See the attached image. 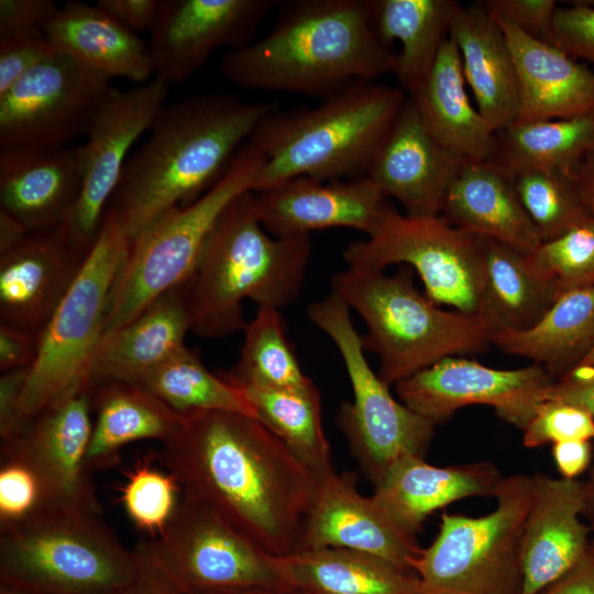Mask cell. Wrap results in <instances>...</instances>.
<instances>
[{
    "instance_id": "obj_1",
    "label": "cell",
    "mask_w": 594,
    "mask_h": 594,
    "mask_svg": "<svg viewBox=\"0 0 594 594\" xmlns=\"http://www.w3.org/2000/svg\"><path fill=\"white\" fill-rule=\"evenodd\" d=\"M183 416L157 453L183 495L270 556L299 551L318 476L255 418L229 411Z\"/></svg>"
},
{
    "instance_id": "obj_2",
    "label": "cell",
    "mask_w": 594,
    "mask_h": 594,
    "mask_svg": "<svg viewBox=\"0 0 594 594\" xmlns=\"http://www.w3.org/2000/svg\"><path fill=\"white\" fill-rule=\"evenodd\" d=\"M277 108L230 94L194 95L164 106L128 158L108 206L121 217L130 241L167 210L209 190L257 123Z\"/></svg>"
},
{
    "instance_id": "obj_3",
    "label": "cell",
    "mask_w": 594,
    "mask_h": 594,
    "mask_svg": "<svg viewBox=\"0 0 594 594\" xmlns=\"http://www.w3.org/2000/svg\"><path fill=\"white\" fill-rule=\"evenodd\" d=\"M277 7L267 34L223 55L222 74L234 85L324 99L394 72L396 54L373 30L371 0H292Z\"/></svg>"
},
{
    "instance_id": "obj_4",
    "label": "cell",
    "mask_w": 594,
    "mask_h": 594,
    "mask_svg": "<svg viewBox=\"0 0 594 594\" xmlns=\"http://www.w3.org/2000/svg\"><path fill=\"white\" fill-rule=\"evenodd\" d=\"M310 235L274 237L262 226L252 191L237 197L210 232L185 283L191 331L220 339L243 331V301L280 309L299 295L311 255Z\"/></svg>"
},
{
    "instance_id": "obj_5",
    "label": "cell",
    "mask_w": 594,
    "mask_h": 594,
    "mask_svg": "<svg viewBox=\"0 0 594 594\" xmlns=\"http://www.w3.org/2000/svg\"><path fill=\"white\" fill-rule=\"evenodd\" d=\"M406 99L400 88L360 80L317 106L270 112L248 140L266 158L252 191L297 176H366Z\"/></svg>"
},
{
    "instance_id": "obj_6",
    "label": "cell",
    "mask_w": 594,
    "mask_h": 594,
    "mask_svg": "<svg viewBox=\"0 0 594 594\" xmlns=\"http://www.w3.org/2000/svg\"><path fill=\"white\" fill-rule=\"evenodd\" d=\"M331 292L363 319L365 351L377 355L388 386L449 356H474L491 344L477 316L448 311L415 286L413 270L395 274L348 266L331 278Z\"/></svg>"
},
{
    "instance_id": "obj_7",
    "label": "cell",
    "mask_w": 594,
    "mask_h": 594,
    "mask_svg": "<svg viewBox=\"0 0 594 594\" xmlns=\"http://www.w3.org/2000/svg\"><path fill=\"white\" fill-rule=\"evenodd\" d=\"M141 558L97 514L47 507L0 531V584L42 594H117Z\"/></svg>"
},
{
    "instance_id": "obj_8",
    "label": "cell",
    "mask_w": 594,
    "mask_h": 594,
    "mask_svg": "<svg viewBox=\"0 0 594 594\" xmlns=\"http://www.w3.org/2000/svg\"><path fill=\"white\" fill-rule=\"evenodd\" d=\"M265 160L245 142L209 190L188 206L167 210L131 241L110 294L103 334L191 277L219 217L237 197L252 191Z\"/></svg>"
},
{
    "instance_id": "obj_9",
    "label": "cell",
    "mask_w": 594,
    "mask_h": 594,
    "mask_svg": "<svg viewBox=\"0 0 594 594\" xmlns=\"http://www.w3.org/2000/svg\"><path fill=\"white\" fill-rule=\"evenodd\" d=\"M130 243L121 217L107 208L77 277L41 331L38 353L20 399L26 417L88 388L110 294Z\"/></svg>"
},
{
    "instance_id": "obj_10",
    "label": "cell",
    "mask_w": 594,
    "mask_h": 594,
    "mask_svg": "<svg viewBox=\"0 0 594 594\" xmlns=\"http://www.w3.org/2000/svg\"><path fill=\"white\" fill-rule=\"evenodd\" d=\"M532 475L505 476L487 515L443 513L438 535L410 561L422 594H521V540Z\"/></svg>"
},
{
    "instance_id": "obj_11",
    "label": "cell",
    "mask_w": 594,
    "mask_h": 594,
    "mask_svg": "<svg viewBox=\"0 0 594 594\" xmlns=\"http://www.w3.org/2000/svg\"><path fill=\"white\" fill-rule=\"evenodd\" d=\"M307 316L343 361L353 400L340 405L336 420L365 476L375 486L400 459L424 458L437 425L396 400L373 371L348 305L330 292L308 306Z\"/></svg>"
},
{
    "instance_id": "obj_12",
    "label": "cell",
    "mask_w": 594,
    "mask_h": 594,
    "mask_svg": "<svg viewBox=\"0 0 594 594\" xmlns=\"http://www.w3.org/2000/svg\"><path fill=\"white\" fill-rule=\"evenodd\" d=\"M343 258L348 266L382 271L405 264L417 273L432 302L477 316L483 282L482 239L440 215L413 217L389 204L376 229L366 239L349 243Z\"/></svg>"
},
{
    "instance_id": "obj_13",
    "label": "cell",
    "mask_w": 594,
    "mask_h": 594,
    "mask_svg": "<svg viewBox=\"0 0 594 594\" xmlns=\"http://www.w3.org/2000/svg\"><path fill=\"white\" fill-rule=\"evenodd\" d=\"M134 550L184 594L290 590L268 553L216 512L185 495L166 529Z\"/></svg>"
},
{
    "instance_id": "obj_14",
    "label": "cell",
    "mask_w": 594,
    "mask_h": 594,
    "mask_svg": "<svg viewBox=\"0 0 594 594\" xmlns=\"http://www.w3.org/2000/svg\"><path fill=\"white\" fill-rule=\"evenodd\" d=\"M111 79L57 52L0 96V150L46 151L87 133Z\"/></svg>"
},
{
    "instance_id": "obj_15",
    "label": "cell",
    "mask_w": 594,
    "mask_h": 594,
    "mask_svg": "<svg viewBox=\"0 0 594 594\" xmlns=\"http://www.w3.org/2000/svg\"><path fill=\"white\" fill-rule=\"evenodd\" d=\"M168 87V82L154 77L128 90L112 88L86 133V142L76 146L81 166V188L58 230L84 255L96 242L130 148L148 131L165 106Z\"/></svg>"
},
{
    "instance_id": "obj_16",
    "label": "cell",
    "mask_w": 594,
    "mask_h": 594,
    "mask_svg": "<svg viewBox=\"0 0 594 594\" xmlns=\"http://www.w3.org/2000/svg\"><path fill=\"white\" fill-rule=\"evenodd\" d=\"M556 378L535 363L514 370L486 366L469 356H449L398 382L403 404L438 425L470 405H486L524 431Z\"/></svg>"
},
{
    "instance_id": "obj_17",
    "label": "cell",
    "mask_w": 594,
    "mask_h": 594,
    "mask_svg": "<svg viewBox=\"0 0 594 594\" xmlns=\"http://www.w3.org/2000/svg\"><path fill=\"white\" fill-rule=\"evenodd\" d=\"M92 430L88 388L31 418L15 438L1 442V455L28 463L37 475L48 507L100 514L94 473L87 466Z\"/></svg>"
},
{
    "instance_id": "obj_18",
    "label": "cell",
    "mask_w": 594,
    "mask_h": 594,
    "mask_svg": "<svg viewBox=\"0 0 594 594\" xmlns=\"http://www.w3.org/2000/svg\"><path fill=\"white\" fill-rule=\"evenodd\" d=\"M274 0H160L150 29L155 77L187 79L218 48H242L276 6Z\"/></svg>"
},
{
    "instance_id": "obj_19",
    "label": "cell",
    "mask_w": 594,
    "mask_h": 594,
    "mask_svg": "<svg viewBox=\"0 0 594 594\" xmlns=\"http://www.w3.org/2000/svg\"><path fill=\"white\" fill-rule=\"evenodd\" d=\"M252 194L262 226L274 237L310 235L329 228H352L367 237L389 206L367 176L340 180L297 176Z\"/></svg>"
},
{
    "instance_id": "obj_20",
    "label": "cell",
    "mask_w": 594,
    "mask_h": 594,
    "mask_svg": "<svg viewBox=\"0 0 594 594\" xmlns=\"http://www.w3.org/2000/svg\"><path fill=\"white\" fill-rule=\"evenodd\" d=\"M319 548L371 553L410 572L420 550L416 537L402 530L372 496L360 494L353 475L336 470L318 476L302 535L300 550Z\"/></svg>"
},
{
    "instance_id": "obj_21",
    "label": "cell",
    "mask_w": 594,
    "mask_h": 594,
    "mask_svg": "<svg viewBox=\"0 0 594 594\" xmlns=\"http://www.w3.org/2000/svg\"><path fill=\"white\" fill-rule=\"evenodd\" d=\"M462 162L431 135L407 96L366 176L405 215L431 217L440 215Z\"/></svg>"
},
{
    "instance_id": "obj_22",
    "label": "cell",
    "mask_w": 594,
    "mask_h": 594,
    "mask_svg": "<svg viewBox=\"0 0 594 594\" xmlns=\"http://www.w3.org/2000/svg\"><path fill=\"white\" fill-rule=\"evenodd\" d=\"M583 509L584 482L532 475L521 540V594H539L590 553Z\"/></svg>"
},
{
    "instance_id": "obj_23",
    "label": "cell",
    "mask_w": 594,
    "mask_h": 594,
    "mask_svg": "<svg viewBox=\"0 0 594 594\" xmlns=\"http://www.w3.org/2000/svg\"><path fill=\"white\" fill-rule=\"evenodd\" d=\"M86 256L64 239L58 228L28 232L0 254L1 322L42 331Z\"/></svg>"
},
{
    "instance_id": "obj_24",
    "label": "cell",
    "mask_w": 594,
    "mask_h": 594,
    "mask_svg": "<svg viewBox=\"0 0 594 594\" xmlns=\"http://www.w3.org/2000/svg\"><path fill=\"white\" fill-rule=\"evenodd\" d=\"M504 477L488 461L435 466L407 457L374 486L372 497L402 530L416 537L431 513L463 498L494 496Z\"/></svg>"
},
{
    "instance_id": "obj_25",
    "label": "cell",
    "mask_w": 594,
    "mask_h": 594,
    "mask_svg": "<svg viewBox=\"0 0 594 594\" xmlns=\"http://www.w3.org/2000/svg\"><path fill=\"white\" fill-rule=\"evenodd\" d=\"M81 179L77 147L0 150V208L28 231L62 226L78 199Z\"/></svg>"
},
{
    "instance_id": "obj_26",
    "label": "cell",
    "mask_w": 594,
    "mask_h": 594,
    "mask_svg": "<svg viewBox=\"0 0 594 594\" xmlns=\"http://www.w3.org/2000/svg\"><path fill=\"white\" fill-rule=\"evenodd\" d=\"M495 20L505 33L518 74L520 108L516 121L564 119L594 111V70L557 46Z\"/></svg>"
},
{
    "instance_id": "obj_27",
    "label": "cell",
    "mask_w": 594,
    "mask_h": 594,
    "mask_svg": "<svg viewBox=\"0 0 594 594\" xmlns=\"http://www.w3.org/2000/svg\"><path fill=\"white\" fill-rule=\"evenodd\" d=\"M457 45L466 85L480 113L495 132L519 114L518 74L504 31L477 1L460 6L449 31Z\"/></svg>"
},
{
    "instance_id": "obj_28",
    "label": "cell",
    "mask_w": 594,
    "mask_h": 594,
    "mask_svg": "<svg viewBox=\"0 0 594 594\" xmlns=\"http://www.w3.org/2000/svg\"><path fill=\"white\" fill-rule=\"evenodd\" d=\"M191 316L184 283L155 299L124 326L102 336L90 383L136 384L185 346Z\"/></svg>"
},
{
    "instance_id": "obj_29",
    "label": "cell",
    "mask_w": 594,
    "mask_h": 594,
    "mask_svg": "<svg viewBox=\"0 0 594 594\" xmlns=\"http://www.w3.org/2000/svg\"><path fill=\"white\" fill-rule=\"evenodd\" d=\"M440 216L471 234L531 252L541 238L510 177L488 161H463L443 199Z\"/></svg>"
},
{
    "instance_id": "obj_30",
    "label": "cell",
    "mask_w": 594,
    "mask_h": 594,
    "mask_svg": "<svg viewBox=\"0 0 594 594\" xmlns=\"http://www.w3.org/2000/svg\"><path fill=\"white\" fill-rule=\"evenodd\" d=\"M42 31L59 53L109 79L143 85L154 75L148 44L97 4L67 1Z\"/></svg>"
},
{
    "instance_id": "obj_31",
    "label": "cell",
    "mask_w": 594,
    "mask_h": 594,
    "mask_svg": "<svg viewBox=\"0 0 594 594\" xmlns=\"http://www.w3.org/2000/svg\"><path fill=\"white\" fill-rule=\"evenodd\" d=\"M481 239L483 282L477 317L490 337L531 328L557 301L561 287L535 266L527 252L494 239Z\"/></svg>"
},
{
    "instance_id": "obj_32",
    "label": "cell",
    "mask_w": 594,
    "mask_h": 594,
    "mask_svg": "<svg viewBox=\"0 0 594 594\" xmlns=\"http://www.w3.org/2000/svg\"><path fill=\"white\" fill-rule=\"evenodd\" d=\"M462 61L448 37L425 82L408 98L431 135L462 161H487L495 131L469 98Z\"/></svg>"
},
{
    "instance_id": "obj_33",
    "label": "cell",
    "mask_w": 594,
    "mask_h": 594,
    "mask_svg": "<svg viewBox=\"0 0 594 594\" xmlns=\"http://www.w3.org/2000/svg\"><path fill=\"white\" fill-rule=\"evenodd\" d=\"M270 557L286 586L301 594H422L416 573L366 552L319 548Z\"/></svg>"
},
{
    "instance_id": "obj_34",
    "label": "cell",
    "mask_w": 594,
    "mask_h": 594,
    "mask_svg": "<svg viewBox=\"0 0 594 594\" xmlns=\"http://www.w3.org/2000/svg\"><path fill=\"white\" fill-rule=\"evenodd\" d=\"M88 393L95 415L87 454L92 473L117 462L125 444L150 439L167 441L184 421L183 415L133 383L92 382Z\"/></svg>"
},
{
    "instance_id": "obj_35",
    "label": "cell",
    "mask_w": 594,
    "mask_h": 594,
    "mask_svg": "<svg viewBox=\"0 0 594 594\" xmlns=\"http://www.w3.org/2000/svg\"><path fill=\"white\" fill-rule=\"evenodd\" d=\"M491 344L526 358L556 380L578 366L594 348V285L562 292L531 328L491 334Z\"/></svg>"
},
{
    "instance_id": "obj_36",
    "label": "cell",
    "mask_w": 594,
    "mask_h": 594,
    "mask_svg": "<svg viewBox=\"0 0 594 594\" xmlns=\"http://www.w3.org/2000/svg\"><path fill=\"white\" fill-rule=\"evenodd\" d=\"M460 6L453 0H371L378 40L389 48L393 41L400 44L393 74L407 96L429 76Z\"/></svg>"
},
{
    "instance_id": "obj_37",
    "label": "cell",
    "mask_w": 594,
    "mask_h": 594,
    "mask_svg": "<svg viewBox=\"0 0 594 594\" xmlns=\"http://www.w3.org/2000/svg\"><path fill=\"white\" fill-rule=\"evenodd\" d=\"M594 150V111L564 119L514 122L495 132L487 160L508 177L528 169L570 173Z\"/></svg>"
},
{
    "instance_id": "obj_38",
    "label": "cell",
    "mask_w": 594,
    "mask_h": 594,
    "mask_svg": "<svg viewBox=\"0 0 594 594\" xmlns=\"http://www.w3.org/2000/svg\"><path fill=\"white\" fill-rule=\"evenodd\" d=\"M257 420L275 433L317 476L334 470L321 418L320 394L304 388L241 387Z\"/></svg>"
},
{
    "instance_id": "obj_39",
    "label": "cell",
    "mask_w": 594,
    "mask_h": 594,
    "mask_svg": "<svg viewBox=\"0 0 594 594\" xmlns=\"http://www.w3.org/2000/svg\"><path fill=\"white\" fill-rule=\"evenodd\" d=\"M136 385L180 415L229 411L257 419L244 389L211 373L186 345Z\"/></svg>"
},
{
    "instance_id": "obj_40",
    "label": "cell",
    "mask_w": 594,
    "mask_h": 594,
    "mask_svg": "<svg viewBox=\"0 0 594 594\" xmlns=\"http://www.w3.org/2000/svg\"><path fill=\"white\" fill-rule=\"evenodd\" d=\"M243 332L237 363L221 375L227 381L239 387L274 388H304L314 383L300 367L279 309L258 307Z\"/></svg>"
},
{
    "instance_id": "obj_41",
    "label": "cell",
    "mask_w": 594,
    "mask_h": 594,
    "mask_svg": "<svg viewBox=\"0 0 594 594\" xmlns=\"http://www.w3.org/2000/svg\"><path fill=\"white\" fill-rule=\"evenodd\" d=\"M510 178L542 242L590 217L570 173L528 169Z\"/></svg>"
},
{
    "instance_id": "obj_42",
    "label": "cell",
    "mask_w": 594,
    "mask_h": 594,
    "mask_svg": "<svg viewBox=\"0 0 594 594\" xmlns=\"http://www.w3.org/2000/svg\"><path fill=\"white\" fill-rule=\"evenodd\" d=\"M183 490L168 471H161L148 461L129 472L121 488V502L135 528L148 536H160L174 517Z\"/></svg>"
},
{
    "instance_id": "obj_43",
    "label": "cell",
    "mask_w": 594,
    "mask_h": 594,
    "mask_svg": "<svg viewBox=\"0 0 594 594\" xmlns=\"http://www.w3.org/2000/svg\"><path fill=\"white\" fill-rule=\"evenodd\" d=\"M528 254L536 267L558 282L562 292L594 285V219L587 217Z\"/></svg>"
},
{
    "instance_id": "obj_44",
    "label": "cell",
    "mask_w": 594,
    "mask_h": 594,
    "mask_svg": "<svg viewBox=\"0 0 594 594\" xmlns=\"http://www.w3.org/2000/svg\"><path fill=\"white\" fill-rule=\"evenodd\" d=\"M47 507L43 486L33 469L19 458L1 455L0 531L22 524Z\"/></svg>"
},
{
    "instance_id": "obj_45",
    "label": "cell",
    "mask_w": 594,
    "mask_h": 594,
    "mask_svg": "<svg viewBox=\"0 0 594 594\" xmlns=\"http://www.w3.org/2000/svg\"><path fill=\"white\" fill-rule=\"evenodd\" d=\"M526 448L547 443L594 439V417L588 413L554 400H544L522 431Z\"/></svg>"
},
{
    "instance_id": "obj_46",
    "label": "cell",
    "mask_w": 594,
    "mask_h": 594,
    "mask_svg": "<svg viewBox=\"0 0 594 594\" xmlns=\"http://www.w3.org/2000/svg\"><path fill=\"white\" fill-rule=\"evenodd\" d=\"M550 44L574 59L594 63V7L583 0L558 6L551 22Z\"/></svg>"
},
{
    "instance_id": "obj_47",
    "label": "cell",
    "mask_w": 594,
    "mask_h": 594,
    "mask_svg": "<svg viewBox=\"0 0 594 594\" xmlns=\"http://www.w3.org/2000/svg\"><path fill=\"white\" fill-rule=\"evenodd\" d=\"M58 51L43 31L0 40V96L33 67Z\"/></svg>"
},
{
    "instance_id": "obj_48",
    "label": "cell",
    "mask_w": 594,
    "mask_h": 594,
    "mask_svg": "<svg viewBox=\"0 0 594 594\" xmlns=\"http://www.w3.org/2000/svg\"><path fill=\"white\" fill-rule=\"evenodd\" d=\"M495 19L504 20L525 34L550 44L551 22L558 8L554 0L479 1Z\"/></svg>"
},
{
    "instance_id": "obj_49",
    "label": "cell",
    "mask_w": 594,
    "mask_h": 594,
    "mask_svg": "<svg viewBox=\"0 0 594 594\" xmlns=\"http://www.w3.org/2000/svg\"><path fill=\"white\" fill-rule=\"evenodd\" d=\"M58 10L53 0H1L0 40L42 31Z\"/></svg>"
},
{
    "instance_id": "obj_50",
    "label": "cell",
    "mask_w": 594,
    "mask_h": 594,
    "mask_svg": "<svg viewBox=\"0 0 594 594\" xmlns=\"http://www.w3.org/2000/svg\"><path fill=\"white\" fill-rule=\"evenodd\" d=\"M41 331L0 322V371L30 369L38 353Z\"/></svg>"
},
{
    "instance_id": "obj_51",
    "label": "cell",
    "mask_w": 594,
    "mask_h": 594,
    "mask_svg": "<svg viewBox=\"0 0 594 594\" xmlns=\"http://www.w3.org/2000/svg\"><path fill=\"white\" fill-rule=\"evenodd\" d=\"M29 369L1 373L0 376V439L1 442L19 436L31 418L20 407L21 394Z\"/></svg>"
},
{
    "instance_id": "obj_52",
    "label": "cell",
    "mask_w": 594,
    "mask_h": 594,
    "mask_svg": "<svg viewBox=\"0 0 594 594\" xmlns=\"http://www.w3.org/2000/svg\"><path fill=\"white\" fill-rule=\"evenodd\" d=\"M544 400L568 404L594 417V364L578 365L557 378Z\"/></svg>"
},
{
    "instance_id": "obj_53",
    "label": "cell",
    "mask_w": 594,
    "mask_h": 594,
    "mask_svg": "<svg viewBox=\"0 0 594 594\" xmlns=\"http://www.w3.org/2000/svg\"><path fill=\"white\" fill-rule=\"evenodd\" d=\"M96 4L132 32L150 31L160 0H98Z\"/></svg>"
},
{
    "instance_id": "obj_54",
    "label": "cell",
    "mask_w": 594,
    "mask_h": 594,
    "mask_svg": "<svg viewBox=\"0 0 594 594\" xmlns=\"http://www.w3.org/2000/svg\"><path fill=\"white\" fill-rule=\"evenodd\" d=\"M552 455L562 477L573 480L591 463L592 448L588 440L553 443Z\"/></svg>"
},
{
    "instance_id": "obj_55",
    "label": "cell",
    "mask_w": 594,
    "mask_h": 594,
    "mask_svg": "<svg viewBox=\"0 0 594 594\" xmlns=\"http://www.w3.org/2000/svg\"><path fill=\"white\" fill-rule=\"evenodd\" d=\"M539 594H594V552Z\"/></svg>"
},
{
    "instance_id": "obj_56",
    "label": "cell",
    "mask_w": 594,
    "mask_h": 594,
    "mask_svg": "<svg viewBox=\"0 0 594 594\" xmlns=\"http://www.w3.org/2000/svg\"><path fill=\"white\" fill-rule=\"evenodd\" d=\"M141 558V557H140ZM117 594H184L163 574L141 558L135 578Z\"/></svg>"
},
{
    "instance_id": "obj_57",
    "label": "cell",
    "mask_w": 594,
    "mask_h": 594,
    "mask_svg": "<svg viewBox=\"0 0 594 594\" xmlns=\"http://www.w3.org/2000/svg\"><path fill=\"white\" fill-rule=\"evenodd\" d=\"M570 174L590 217L594 219V150Z\"/></svg>"
},
{
    "instance_id": "obj_58",
    "label": "cell",
    "mask_w": 594,
    "mask_h": 594,
    "mask_svg": "<svg viewBox=\"0 0 594 594\" xmlns=\"http://www.w3.org/2000/svg\"><path fill=\"white\" fill-rule=\"evenodd\" d=\"M28 232L16 218L0 208V254L19 243Z\"/></svg>"
},
{
    "instance_id": "obj_59",
    "label": "cell",
    "mask_w": 594,
    "mask_h": 594,
    "mask_svg": "<svg viewBox=\"0 0 594 594\" xmlns=\"http://www.w3.org/2000/svg\"><path fill=\"white\" fill-rule=\"evenodd\" d=\"M583 516L590 521V529L594 530V464L588 480L584 483ZM594 549V544L591 546Z\"/></svg>"
},
{
    "instance_id": "obj_60",
    "label": "cell",
    "mask_w": 594,
    "mask_h": 594,
    "mask_svg": "<svg viewBox=\"0 0 594 594\" xmlns=\"http://www.w3.org/2000/svg\"><path fill=\"white\" fill-rule=\"evenodd\" d=\"M212 594H301L294 590H284V588H249L240 591H230L222 593H212Z\"/></svg>"
},
{
    "instance_id": "obj_61",
    "label": "cell",
    "mask_w": 594,
    "mask_h": 594,
    "mask_svg": "<svg viewBox=\"0 0 594 594\" xmlns=\"http://www.w3.org/2000/svg\"><path fill=\"white\" fill-rule=\"evenodd\" d=\"M0 594H42L0 584Z\"/></svg>"
},
{
    "instance_id": "obj_62",
    "label": "cell",
    "mask_w": 594,
    "mask_h": 594,
    "mask_svg": "<svg viewBox=\"0 0 594 594\" xmlns=\"http://www.w3.org/2000/svg\"><path fill=\"white\" fill-rule=\"evenodd\" d=\"M594 364V348L579 365Z\"/></svg>"
},
{
    "instance_id": "obj_63",
    "label": "cell",
    "mask_w": 594,
    "mask_h": 594,
    "mask_svg": "<svg viewBox=\"0 0 594 594\" xmlns=\"http://www.w3.org/2000/svg\"><path fill=\"white\" fill-rule=\"evenodd\" d=\"M584 2H586L587 4L590 6H593L594 7V0H583Z\"/></svg>"
},
{
    "instance_id": "obj_64",
    "label": "cell",
    "mask_w": 594,
    "mask_h": 594,
    "mask_svg": "<svg viewBox=\"0 0 594 594\" xmlns=\"http://www.w3.org/2000/svg\"><path fill=\"white\" fill-rule=\"evenodd\" d=\"M592 551L594 552V549L591 547Z\"/></svg>"
}]
</instances>
